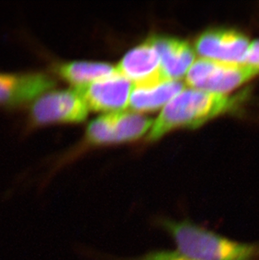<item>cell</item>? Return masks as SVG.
Masks as SVG:
<instances>
[{
	"instance_id": "cell-1",
	"label": "cell",
	"mask_w": 259,
	"mask_h": 260,
	"mask_svg": "<svg viewBox=\"0 0 259 260\" xmlns=\"http://www.w3.org/2000/svg\"><path fill=\"white\" fill-rule=\"evenodd\" d=\"M247 93L219 94L195 88L183 89L164 106L147 137L157 140L179 128H196L211 119L233 113L244 103Z\"/></svg>"
},
{
	"instance_id": "cell-2",
	"label": "cell",
	"mask_w": 259,
	"mask_h": 260,
	"mask_svg": "<svg viewBox=\"0 0 259 260\" xmlns=\"http://www.w3.org/2000/svg\"><path fill=\"white\" fill-rule=\"evenodd\" d=\"M173 238L177 251L195 260H259V243H241L195 223L189 219H156Z\"/></svg>"
},
{
	"instance_id": "cell-3",
	"label": "cell",
	"mask_w": 259,
	"mask_h": 260,
	"mask_svg": "<svg viewBox=\"0 0 259 260\" xmlns=\"http://www.w3.org/2000/svg\"><path fill=\"white\" fill-rule=\"evenodd\" d=\"M259 74V70L247 63H226L201 58L193 61L186 74L191 88L226 94Z\"/></svg>"
},
{
	"instance_id": "cell-4",
	"label": "cell",
	"mask_w": 259,
	"mask_h": 260,
	"mask_svg": "<svg viewBox=\"0 0 259 260\" xmlns=\"http://www.w3.org/2000/svg\"><path fill=\"white\" fill-rule=\"evenodd\" d=\"M152 123L151 118L136 112H111L89 123L86 141L96 146L136 140L147 133Z\"/></svg>"
},
{
	"instance_id": "cell-5",
	"label": "cell",
	"mask_w": 259,
	"mask_h": 260,
	"mask_svg": "<svg viewBox=\"0 0 259 260\" xmlns=\"http://www.w3.org/2000/svg\"><path fill=\"white\" fill-rule=\"evenodd\" d=\"M88 109L76 91H48L33 102L29 120L32 125L50 123L81 122L88 116Z\"/></svg>"
},
{
	"instance_id": "cell-6",
	"label": "cell",
	"mask_w": 259,
	"mask_h": 260,
	"mask_svg": "<svg viewBox=\"0 0 259 260\" xmlns=\"http://www.w3.org/2000/svg\"><path fill=\"white\" fill-rule=\"evenodd\" d=\"M56 85L48 74L0 72V107L16 108L35 101Z\"/></svg>"
},
{
	"instance_id": "cell-7",
	"label": "cell",
	"mask_w": 259,
	"mask_h": 260,
	"mask_svg": "<svg viewBox=\"0 0 259 260\" xmlns=\"http://www.w3.org/2000/svg\"><path fill=\"white\" fill-rule=\"evenodd\" d=\"M88 110L93 111H121L129 103L132 83L118 74L90 84L74 87Z\"/></svg>"
},
{
	"instance_id": "cell-8",
	"label": "cell",
	"mask_w": 259,
	"mask_h": 260,
	"mask_svg": "<svg viewBox=\"0 0 259 260\" xmlns=\"http://www.w3.org/2000/svg\"><path fill=\"white\" fill-rule=\"evenodd\" d=\"M249 40L241 32L231 29H212L197 38L196 52L202 58L226 63H245Z\"/></svg>"
},
{
	"instance_id": "cell-9",
	"label": "cell",
	"mask_w": 259,
	"mask_h": 260,
	"mask_svg": "<svg viewBox=\"0 0 259 260\" xmlns=\"http://www.w3.org/2000/svg\"><path fill=\"white\" fill-rule=\"evenodd\" d=\"M115 69L118 74L134 82L136 85L152 84L167 79L161 73L158 53L149 37L129 50Z\"/></svg>"
},
{
	"instance_id": "cell-10",
	"label": "cell",
	"mask_w": 259,
	"mask_h": 260,
	"mask_svg": "<svg viewBox=\"0 0 259 260\" xmlns=\"http://www.w3.org/2000/svg\"><path fill=\"white\" fill-rule=\"evenodd\" d=\"M160 58L161 73L169 79L179 80L195 61V52L188 42L168 36L150 37Z\"/></svg>"
},
{
	"instance_id": "cell-11",
	"label": "cell",
	"mask_w": 259,
	"mask_h": 260,
	"mask_svg": "<svg viewBox=\"0 0 259 260\" xmlns=\"http://www.w3.org/2000/svg\"><path fill=\"white\" fill-rule=\"evenodd\" d=\"M183 89V83L174 79H163L152 84L136 85L131 92L130 106L135 111H154L166 106Z\"/></svg>"
},
{
	"instance_id": "cell-12",
	"label": "cell",
	"mask_w": 259,
	"mask_h": 260,
	"mask_svg": "<svg viewBox=\"0 0 259 260\" xmlns=\"http://www.w3.org/2000/svg\"><path fill=\"white\" fill-rule=\"evenodd\" d=\"M55 69L61 79L74 87L90 84L116 73L111 64L98 61H69L59 63Z\"/></svg>"
},
{
	"instance_id": "cell-13",
	"label": "cell",
	"mask_w": 259,
	"mask_h": 260,
	"mask_svg": "<svg viewBox=\"0 0 259 260\" xmlns=\"http://www.w3.org/2000/svg\"><path fill=\"white\" fill-rule=\"evenodd\" d=\"M125 260H195L188 258L179 253L178 251L158 250L150 253L138 258Z\"/></svg>"
},
{
	"instance_id": "cell-14",
	"label": "cell",
	"mask_w": 259,
	"mask_h": 260,
	"mask_svg": "<svg viewBox=\"0 0 259 260\" xmlns=\"http://www.w3.org/2000/svg\"><path fill=\"white\" fill-rule=\"evenodd\" d=\"M245 63L259 70V40L254 41L249 45Z\"/></svg>"
}]
</instances>
